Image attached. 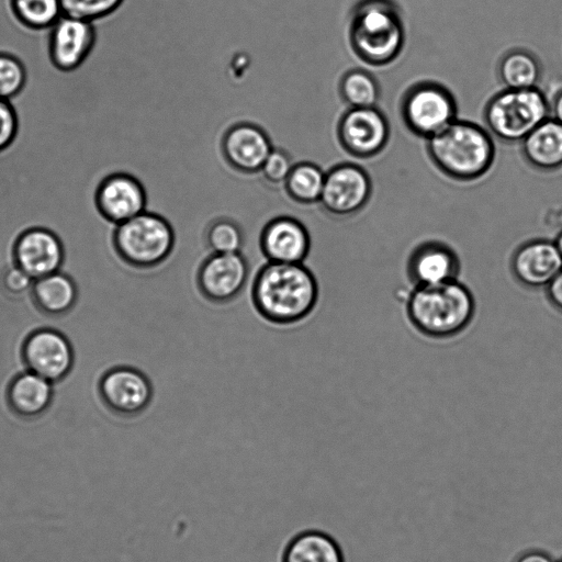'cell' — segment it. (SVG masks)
Here are the masks:
<instances>
[{
  "instance_id": "obj_15",
  "label": "cell",
  "mask_w": 562,
  "mask_h": 562,
  "mask_svg": "<svg viewBox=\"0 0 562 562\" xmlns=\"http://www.w3.org/2000/svg\"><path fill=\"white\" fill-rule=\"evenodd\" d=\"M272 149V142L266 130L250 122L229 126L221 140L225 161L232 169L244 175L259 173Z\"/></svg>"
},
{
  "instance_id": "obj_13",
  "label": "cell",
  "mask_w": 562,
  "mask_h": 562,
  "mask_svg": "<svg viewBox=\"0 0 562 562\" xmlns=\"http://www.w3.org/2000/svg\"><path fill=\"white\" fill-rule=\"evenodd\" d=\"M337 137L348 154L370 158L387 144L389 122L376 106L349 108L338 121Z\"/></svg>"
},
{
  "instance_id": "obj_32",
  "label": "cell",
  "mask_w": 562,
  "mask_h": 562,
  "mask_svg": "<svg viewBox=\"0 0 562 562\" xmlns=\"http://www.w3.org/2000/svg\"><path fill=\"white\" fill-rule=\"evenodd\" d=\"M20 119L12 101L0 98V154L7 151L16 140Z\"/></svg>"
},
{
  "instance_id": "obj_1",
  "label": "cell",
  "mask_w": 562,
  "mask_h": 562,
  "mask_svg": "<svg viewBox=\"0 0 562 562\" xmlns=\"http://www.w3.org/2000/svg\"><path fill=\"white\" fill-rule=\"evenodd\" d=\"M318 284L302 263H265L251 284V301L257 313L276 325H291L307 317L316 306Z\"/></svg>"
},
{
  "instance_id": "obj_4",
  "label": "cell",
  "mask_w": 562,
  "mask_h": 562,
  "mask_svg": "<svg viewBox=\"0 0 562 562\" xmlns=\"http://www.w3.org/2000/svg\"><path fill=\"white\" fill-rule=\"evenodd\" d=\"M404 25L392 0H360L353 8L349 41L364 63L383 66L393 61L404 45Z\"/></svg>"
},
{
  "instance_id": "obj_30",
  "label": "cell",
  "mask_w": 562,
  "mask_h": 562,
  "mask_svg": "<svg viewBox=\"0 0 562 562\" xmlns=\"http://www.w3.org/2000/svg\"><path fill=\"white\" fill-rule=\"evenodd\" d=\"M124 0H60L63 14L89 22L112 15Z\"/></svg>"
},
{
  "instance_id": "obj_27",
  "label": "cell",
  "mask_w": 562,
  "mask_h": 562,
  "mask_svg": "<svg viewBox=\"0 0 562 562\" xmlns=\"http://www.w3.org/2000/svg\"><path fill=\"white\" fill-rule=\"evenodd\" d=\"M339 92L349 108L376 106L380 88L375 78L362 69H351L340 79Z\"/></svg>"
},
{
  "instance_id": "obj_7",
  "label": "cell",
  "mask_w": 562,
  "mask_h": 562,
  "mask_svg": "<svg viewBox=\"0 0 562 562\" xmlns=\"http://www.w3.org/2000/svg\"><path fill=\"white\" fill-rule=\"evenodd\" d=\"M401 114L412 133L428 139L457 120V104L446 87L419 82L404 94Z\"/></svg>"
},
{
  "instance_id": "obj_19",
  "label": "cell",
  "mask_w": 562,
  "mask_h": 562,
  "mask_svg": "<svg viewBox=\"0 0 562 562\" xmlns=\"http://www.w3.org/2000/svg\"><path fill=\"white\" fill-rule=\"evenodd\" d=\"M460 259L441 241H424L413 249L407 260V274L414 285H432L458 279Z\"/></svg>"
},
{
  "instance_id": "obj_2",
  "label": "cell",
  "mask_w": 562,
  "mask_h": 562,
  "mask_svg": "<svg viewBox=\"0 0 562 562\" xmlns=\"http://www.w3.org/2000/svg\"><path fill=\"white\" fill-rule=\"evenodd\" d=\"M474 314V296L458 279L432 285H414L406 300L409 323L429 338L459 335L471 324Z\"/></svg>"
},
{
  "instance_id": "obj_33",
  "label": "cell",
  "mask_w": 562,
  "mask_h": 562,
  "mask_svg": "<svg viewBox=\"0 0 562 562\" xmlns=\"http://www.w3.org/2000/svg\"><path fill=\"white\" fill-rule=\"evenodd\" d=\"M33 279L18 266L7 269L1 278V285L9 295H22L32 285Z\"/></svg>"
},
{
  "instance_id": "obj_17",
  "label": "cell",
  "mask_w": 562,
  "mask_h": 562,
  "mask_svg": "<svg viewBox=\"0 0 562 562\" xmlns=\"http://www.w3.org/2000/svg\"><path fill=\"white\" fill-rule=\"evenodd\" d=\"M14 263L33 280L57 272L64 260L58 236L45 227L22 232L13 246Z\"/></svg>"
},
{
  "instance_id": "obj_21",
  "label": "cell",
  "mask_w": 562,
  "mask_h": 562,
  "mask_svg": "<svg viewBox=\"0 0 562 562\" xmlns=\"http://www.w3.org/2000/svg\"><path fill=\"white\" fill-rule=\"evenodd\" d=\"M527 162L536 169L550 171L562 167V124L549 117L521 142Z\"/></svg>"
},
{
  "instance_id": "obj_23",
  "label": "cell",
  "mask_w": 562,
  "mask_h": 562,
  "mask_svg": "<svg viewBox=\"0 0 562 562\" xmlns=\"http://www.w3.org/2000/svg\"><path fill=\"white\" fill-rule=\"evenodd\" d=\"M283 562H344V557L331 537L318 531H306L289 543Z\"/></svg>"
},
{
  "instance_id": "obj_28",
  "label": "cell",
  "mask_w": 562,
  "mask_h": 562,
  "mask_svg": "<svg viewBox=\"0 0 562 562\" xmlns=\"http://www.w3.org/2000/svg\"><path fill=\"white\" fill-rule=\"evenodd\" d=\"M204 243L211 252H241L245 232L239 223L227 216L211 221L204 229Z\"/></svg>"
},
{
  "instance_id": "obj_24",
  "label": "cell",
  "mask_w": 562,
  "mask_h": 562,
  "mask_svg": "<svg viewBox=\"0 0 562 562\" xmlns=\"http://www.w3.org/2000/svg\"><path fill=\"white\" fill-rule=\"evenodd\" d=\"M498 76L507 89L537 88L541 77V66L530 52L512 49L502 57Z\"/></svg>"
},
{
  "instance_id": "obj_10",
  "label": "cell",
  "mask_w": 562,
  "mask_h": 562,
  "mask_svg": "<svg viewBox=\"0 0 562 562\" xmlns=\"http://www.w3.org/2000/svg\"><path fill=\"white\" fill-rule=\"evenodd\" d=\"M93 202L100 216L119 225L146 211L148 195L139 178L127 171H113L95 186Z\"/></svg>"
},
{
  "instance_id": "obj_31",
  "label": "cell",
  "mask_w": 562,
  "mask_h": 562,
  "mask_svg": "<svg viewBox=\"0 0 562 562\" xmlns=\"http://www.w3.org/2000/svg\"><path fill=\"white\" fill-rule=\"evenodd\" d=\"M294 165L291 154L283 148L273 147L259 175L271 186H283Z\"/></svg>"
},
{
  "instance_id": "obj_5",
  "label": "cell",
  "mask_w": 562,
  "mask_h": 562,
  "mask_svg": "<svg viewBox=\"0 0 562 562\" xmlns=\"http://www.w3.org/2000/svg\"><path fill=\"white\" fill-rule=\"evenodd\" d=\"M112 243L123 262L135 269L147 270L162 265L170 257L176 235L166 217L146 210L115 225Z\"/></svg>"
},
{
  "instance_id": "obj_37",
  "label": "cell",
  "mask_w": 562,
  "mask_h": 562,
  "mask_svg": "<svg viewBox=\"0 0 562 562\" xmlns=\"http://www.w3.org/2000/svg\"><path fill=\"white\" fill-rule=\"evenodd\" d=\"M553 241H554L557 249L562 258V229L558 233V235Z\"/></svg>"
},
{
  "instance_id": "obj_6",
  "label": "cell",
  "mask_w": 562,
  "mask_h": 562,
  "mask_svg": "<svg viewBox=\"0 0 562 562\" xmlns=\"http://www.w3.org/2000/svg\"><path fill=\"white\" fill-rule=\"evenodd\" d=\"M551 105L538 87L507 89L486 104L484 121L490 134L502 142H521L539 124L550 117Z\"/></svg>"
},
{
  "instance_id": "obj_20",
  "label": "cell",
  "mask_w": 562,
  "mask_h": 562,
  "mask_svg": "<svg viewBox=\"0 0 562 562\" xmlns=\"http://www.w3.org/2000/svg\"><path fill=\"white\" fill-rule=\"evenodd\" d=\"M52 397V382L31 371L15 375L7 389L10 409L23 418H35L43 414Z\"/></svg>"
},
{
  "instance_id": "obj_29",
  "label": "cell",
  "mask_w": 562,
  "mask_h": 562,
  "mask_svg": "<svg viewBox=\"0 0 562 562\" xmlns=\"http://www.w3.org/2000/svg\"><path fill=\"white\" fill-rule=\"evenodd\" d=\"M27 80V69L22 59L0 50V98L12 101L25 90Z\"/></svg>"
},
{
  "instance_id": "obj_8",
  "label": "cell",
  "mask_w": 562,
  "mask_h": 562,
  "mask_svg": "<svg viewBox=\"0 0 562 562\" xmlns=\"http://www.w3.org/2000/svg\"><path fill=\"white\" fill-rule=\"evenodd\" d=\"M248 277L249 265L241 252H211L200 263L195 283L203 299L226 304L241 293Z\"/></svg>"
},
{
  "instance_id": "obj_35",
  "label": "cell",
  "mask_w": 562,
  "mask_h": 562,
  "mask_svg": "<svg viewBox=\"0 0 562 562\" xmlns=\"http://www.w3.org/2000/svg\"><path fill=\"white\" fill-rule=\"evenodd\" d=\"M517 562H552V560L542 552H528L521 555Z\"/></svg>"
},
{
  "instance_id": "obj_22",
  "label": "cell",
  "mask_w": 562,
  "mask_h": 562,
  "mask_svg": "<svg viewBox=\"0 0 562 562\" xmlns=\"http://www.w3.org/2000/svg\"><path fill=\"white\" fill-rule=\"evenodd\" d=\"M32 296L43 313L59 316L72 308L77 300V289L68 276L57 271L35 280Z\"/></svg>"
},
{
  "instance_id": "obj_34",
  "label": "cell",
  "mask_w": 562,
  "mask_h": 562,
  "mask_svg": "<svg viewBox=\"0 0 562 562\" xmlns=\"http://www.w3.org/2000/svg\"><path fill=\"white\" fill-rule=\"evenodd\" d=\"M546 293L550 304L562 313V269L546 286Z\"/></svg>"
},
{
  "instance_id": "obj_36",
  "label": "cell",
  "mask_w": 562,
  "mask_h": 562,
  "mask_svg": "<svg viewBox=\"0 0 562 562\" xmlns=\"http://www.w3.org/2000/svg\"><path fill=\"white\" fill-rule=\"evenodd\" d=\"M551 111L553 113L552 117L562 124V89L554 97Z\"/></svg>"
},
{
  "instance_id": "obj_26",
  "label": "cell",
  "mask_w": 562,
  "mask_h": 562,
  "mask_svg": "<svg viewBox=\"0 0 562 562\" xmlns=\"http://www.w3.org/2000/svg\"><path fill=\"white\" fill-rule=\"evenodd\" d=\"M12 19L24 30L48 31L63 15L60 0H8Z\"/></svg>"
},
{
  "instance_id": "obj_11",
  "label": "cell",
  "mask_w": 562,
  "mask_h": 562,
  "mask_svg": "<svg viewBox=\"0 0 562 562\" xmlns=\"http://www.w3.org/2000/svg\"><path fill=\"white\" fill-rule=\"evenodd\" d=\"M371 190L364 169L350 162L339 164L326 172L319 204L329 215L351 216L364 207Z\"/></svg>"
},
{
  "instance_id": "obj_14",
  "label": "cell",
  "mask_w": 562,
  "mask_h": 562,
  "mask_svg": "<svg viewBox=\"0 0 562 562\" xmlns=\"http://www.w3.org/2000/svg\"><path fill=\"white\" fill-rule=\"evenodd\" d=\"M22 358L29 371L52 383L63 380L74 363L70 342L61 333L50 328L34 330L26 337Z\"/></svg>"
},
{
  "instance_id": "obj_12",
  "label": "cell",
  "mask_w": 562,
  "mask_h": 562,
  "mask_svg": "<svg viewBox=\"0 0 562 562\" xmlns=\"http://www.w3.org/2000/svg\"><path fill=\"white\" fill-rule=\"evenodd\" d=\"M99 394L111 412L131 417L148 408L154 397V387L149 378L140 370L120 366L102 375Z\"/></svg>"
},
{
  "instance_id": "obj_9",
  "label": "cell",
  "mask_w": 562,
  "mask_h": 562,
  "mask_svg": "<svg viewBox=\"0 0 562 562\" xmlns=\"http://www.w3.org/2000/svg\"><path fill=\"white\" fill-rule=\"evenodd\" d=\"M97 38L94 23L63 14L47 31V58L60 72L76 71L93 52Z\"/></svg>"
},
{
  "instance_id": "obj_25",
  "label": "cell",
  "mask_w": 562,
  "mask_h": 562,
  "mask_svg": "<svg viewBox=\"0 0 562 562\" xmlns=\"http://www.w3.org/2000/svg\"><path fill=\"white\" fill-rule=\"evenodd\" d=\"M326 172L315 162H295L283 189L288 196L300 204L319 203Z\"/></svg>"
},
{
  "instance_id": "obj_16",
  "label": "cell",
  "mask_w": 562,
  "mask_h": 562,
  "mask_svg": "<svg viewBox=\"0 0 562 562\" xmlns=\"http://www.w3.org/2000/svg\"><path fill=\"white\" fill-rule=\"evenodd\" d=\"M259 248L269 262L302 263L310 254L311 236L300 220L279 215L263 225Z\"/></svg>"
},
{
  "instance_id": "obj_3",
  "label": "cell",
  "mask_w": 562,
  "mask_h": 562,
  "mask_svg": "<svg viewBox=\"0 0 562 562\" xmlns=\"http://www.w3.org/2000/svg\"><path fill=\"white\" fill-rule=\"evenodd\" d=\"M427 150L436 167L448 177L470 181L491 168L495 146L490 132L477 124L454 120L427 139Z\"/></svg>"
},
{
  "instance_id": "obj_18",
  "label": "cell",
  "mask_w": 562,
  "mask_h": 562,
  "mask_svg": "<svg viewBox=\"0 0 562 562\" xmlns=\"http://www.w3.org/2000/svg\"><path fill=\"white\" fill-rule=\"evenodd\" d=\"M562 269V258L553 240L530 239L512 255L510 270L515 280L529 289L544 288Z\"/></svg>"
}]
</instances>
